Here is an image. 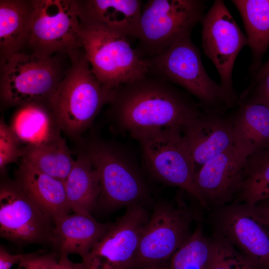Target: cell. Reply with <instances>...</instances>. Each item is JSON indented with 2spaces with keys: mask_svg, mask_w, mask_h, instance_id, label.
Returning a JSON list of instances; mask_svg holds the SVG:
<instances>
[{
  "mask_svg": "<svg viewBox=\"0 0 269 269\" xmlns=\"http://www.w3.org/2000/svg\"><path fill=\"white\" fill-rule=\"evenodd\" d=\"M254 207L260 217L269 225V199L258 203Z\"/></svg>",
  "mask_w": 269,
  "mask_h": 269,
  "instance_id": "33",
  "label": "cell"
},
{
  "mask_svg": "<svg viewBox=\"0 0 269 269\" xmlns=\"http://www.w3.org/2000/svg\"><path fill=\"white\" fill-rule=\"evenodd\" d=\"M239 10L247 34L256 67L269 45V0H232Z\"/></svg>",
  "mask_w": 269,
  "mask_h": 269,
  "instance_id": "25",
  "label": "cell"
},
{
  "mask_svg": "<svg viewBox=\"0 0 269 269\" xmlns=\"http://www.w3.org/2000/svg\"><path fill=\"white\" fill-rule=\"evenodd\" d=\"M53 55L22 51L1 63L0 96L6 107L47 105L64 75Z\"/></svg>",
  "mask_w": 269,
  "mask_h": 269,
  "instance_id": "5",
  "label": "cell"
},
{
  "mask_svg": "<svg viewBox=\"0 0 269 269\" xmlns=\"http://www.w3.org/2000/svg\"><path fill=\"white\" fill-rule=\"evenodd\" d=\"M269 161V148L248 158L249 166Z\"/></svg>",
  "mask_w": 269,
  "mask_h": 269,
  "instance_id": "34",
  "label": "cell"
},
{
  "mask_svg": "<svg viewBox=\"0 0 269 269\" xmlns=\"http://www.w3.org/2000/svg\"><path fill=\"white\" fill-rule=\"evenodd\" d=\"M110 224L100 223L90 214H69L54 224L50 244L59 257L76 254L83 259L106 233Z\"/></svg>",
  "mask_w": 269,
  "mask_h": 269,
  "instance_id": "17",
  "label": "cell"
},
{
  "mask_svg": "<svg viewBox=\"0 0 269 269\" xmlns=\"http://www.w3.org/2000/svg\"><path fill=\"white\" fill-rule=\"evenodd\" d=\"M81 42L92 72L109 89H116L149 72L146 58L122 35L83 20Z\"/></svg>",
  "mask_w": 269,
  "mask_h": 269,
  "instance_id": "4",
  "label": "cell"
},
{
  "mask_svg": "<svg viewBox=\"0 0 269 269\" xmlns=\"http://www.w3.org/2000/svg\"><path fill=\"white\" fill-rule=\"evenodd\" d=\"M10 127L20 142L25 145L43 143L61 136V130L54 116L44 104L19 107Z\"/></svg>",
  "mask_w": 269,
  "mask_h": 269,
  "instance_id": "22",
  "label": "cell"
},
{
  "mask_svg": "<svg viewBox=\"0 0 269 269\" xmlns=\"http://www.w3.org/2000/svg\"><path fill=\"white\" fill-rule=\"evenodd\" d=\"M146 58L149 72L178 85L194 95L206 113L224 114L232 106L220 85L207 73L190 34L161 53Z\"/></svg>",
  "mask_w": 269,
  "mask_h": 269,
  "instance_id": "3",
  "label": "cell"
},
{
  "mask_svg": "<svg viewBox=\"0 0 269 269\" xmlns=\"http://www.w3.org/2000/svg\"><path fill=\"white\" fill-rule=\"evenodd\" d=\"M181 199L157 205L141 234L131 269L169 261L192 233L193 215Z\"/></svg>",
  "mask_w": 269,
  "mask_h": 269,
  "instance_id": "10",
  "label": "cell"
},
{
  "mask_svg": "<svg viewBox=\"0 0 269 269\" xmlns=\"http://www.w3.org/2000/svg\"><path fill=\"white\" fill-rule=\"evenodd\" d=\"M240 101L259 103L269 108V65H264L259 70L255 85L245 91Z\"/></svg>",
  "mask_w": 269,
  "mask_h": 269,
  "instance_id": "30",
  "label": "cell"
},
{
  "mask_svg": "<svg viewBox=\"0 0 269 269\" xmlns=\"http://www.w3.org/2000/svg\"><path fill=\"white\" fill-rule=\"evenodd\" d=\"M248 173V158L233 147L204 164L195 184L207 204L221 207L237 196Z\"/></svg>",
  "mask_w": 269,
  "mask_h": 269,
  "instance_id": "15",
  "label": "cell"
},
{
  "mask_svg": "<svg viewBox=\"0 0 269 269\" xmlns=\"http://www.w3.org/2000/svg\"><path fill=\"white\" fill-rule=\"evenodd\" d=\"M143 2L139 0H89L80 2L83 20L127 38H135Z\"/></svg>",
  "mask_w": 269,
  "mask_h": 269,
  "instance_id": "20",
  "label": "cell"
},
{
  "mask_svg": "<svg viewBox=\"0 0 269 269\" xmlns=\"http://www.w3.org/2000/svg\"><path fill=\"white\" fill-rule=\"evenodd\" d=\"M207 269H255L228 241L215 234L210 240Z\"/></svg>",
  "mask_w": 269,
  "mask_h": 269,
  "instance_id": "28",
  "label": "cell"
},
{
  "mask_svg": "<svg viewBox=\"0 0 269 269\" xmlns=\"http://www.w3.org/2000/svg\"><path fill=\"white\" fill-rule=\"evenodd\" d=\"M169 262V261L162 263L146 266L134 269H168Z\"/></svg>",
  "mask_w": 269,
  "mask_h": 269,
  "instance_id": "36",
  "label": "cell"
},
{
  "mask_svg": "<svg viewBox=\"0 0 269 269\" xmlns=\"http://www.w3.org/2000/svg\"><path fill=\"white\" fill-rule=\"evenodd\" d=\"M32 10V0L0 1L1 63L27 46Z\"/></svg>",
  "mask_w": 269,
  "mask_h": 269,
  "instance_id": "21",
  "label": "cell"
},
{
  "mask_svg": "<svg viewBox=\"0 0 269 269\" xmlns=\"http://www.w3.org/2000/svg\"></svg>",
  "mask_w": 269,
  "mask_h": 269,
  "instance_id": "38",
  "label": "cell"
},
{
  "mask_svg": "<svg viewBox=\"0 0 269 269\" xmlns=\"http://www.w3.org/2000/svg\"><path fill=\"white\" fill-rule=\"evenodd\" d=\"M202 43L204 51L215 66L220 86L230 102H238L232 84L236 59L248 44L243 34L222 0L214 1L202 19Z\"/></svg>",
  "mask_w": 269,
  "mask_h": 269,
  "instance_id": "12",
  "label": "cell"
},
{
  "mask_svg": "<svg viewBox=\"0 0 269 269\" xmlns=\"http://www.w3.org/2000/svg\"><path fill=\"white\" fill-rule=\"evenodd\" d=\"M21 159L39 171L64 182L75 161L61 136L43 143L25 145Z\"/></svg>",
  "mask_w": 269,
  "mask_h": 269,
  "instance_id": "24",
  "label": "cell"
},
{
  "mask_svg": "<svg viewBox=\"0 0 269 269\" xmlns=\"http://www.w3.org/2000/svg\"><path fill=\"white\" fill-rule=\"evenodd\" d=\"M24 254H12L1 245L0 247V269H10L15 264L18 265Z\"/></svg>",
  "mask_w": 269,
  "mask_h": 269,
  "instance_id": "32",
  "label": "cell"
},
{
  "mask_svg": "<svg viewBox=\"0 0 269 269\" xmlns=\"http://www.w3.org/2000/svg\"><path fill=\"white\" fill-rule=\"evenodd\" d=\"M59 259L54 252L24 254L17 269H56Z\"/></svg>",
  "mask_w": 269,
  "mask_h": 269,
  "instance_id": "31",
  "label": "cell"
},
{
  "mask_svg": "<svg viewBox=\"0 0 269 269\" xmlns=\"http://www.w3.org/2000/svg\"><path fill=\"white\" fill-rule=\"evenodd\" d=\"M238 104L233 115L234 147L248 158L269 148V108L248 101Z\"/></svg>",
  "mask_w": 269,
  "mask_h": 269,
  "instance_id": "19",
  "label": "cell"
},
{
  "mask_svg": "<svg viewBox=\"0 0 269 269\" xmlns=\"http://www.w3.org/2000/svg\"><path fill=\"white\" fill-rule=\"evenodd\" d=\"M23 146L3 119L0 122V169L2 174L7 165L21 158Z\"/></svg>",
  "mask_w": 269,
  "mask_h": 269,
  "instance_id": "29",
  "label": "cell"
},
{
  "mask_svg": "<svg viewBox=\"0 0 269 269\" xmlns=\"http://www.w3.org/2000/svg\"><path fill=\"white\" fill-rule=\"evenodd\" d=\"M233 117L205 112L183 131L196 172L206 162L234 147Z\"/></svg>",
  "mask_w": 269,
  "mask_h": 269,
  "instance_id": "16",
  "label": "cell"
},
{
  "mask_svg": "<svg viewBox=\"0 0 269 269\" xmlns=\"http://www.w3.org/2000/svg\"><path fill=\"white\" fill-rule=\"evenodd\" d=\"M27 46L31 53L46 55L82 49L83 16L80 2L34 0Z\"/></svg>",
  "mask_w": 269,
  "mask_h": 269,
  "instance_id": "7",
  "label": "cell"
},
{
  "mask_svg": "<svg viewBox=\"0 0 269 269\" xmlns=\"http://www.w3.org/2000/svg\"><path fill=\"white\" fill-rule=\"evenodd\" d=\"M56 269H81L80 263H74L68 256H62L59 257Z\"/></svg>",
  "mask_w": 269,
  "mask_h": 269,
  "instance_id": "35",
  "label": "cell"
},
{
  "mask_svg": "<svg viewBox=\"0 0 269 269\" xmlns=\"http://www.w3.org/2000/svg\"><path fill=\"white\" fill-rule=\"evenodd\" d=\"M83 151L97 171L101 193L98 202L108 208L141 205L147 196L144 183L132 163L110 143L92 140Z\"/></svg>",
  "mask_w": 269,
  "mask_h": 269,
  "instance_id": "9",
  "label": "cell"
},
{
  "mask_svg": "<svg viewBox=\"0 0 269 269\" xmlns=\"http://www.w3.org/2000/svg\"><path fill=\"white\" fill-rule=\"evenodd\" d=\"M69 57L71 65L47 105L61 131L77 138L90 127L103 106L112 102L115 89L98 80L82 49Z\"/></svg>",
  "mask_w": 269,
  "mask_h": 269,
  "instance_id": "2",
  "label": "cell"
},
{
  "mask_svg": "<svg viewBox=\"0 0 269 269\" xmlns=\"http://www.w3.org/2000/svg\"><path fill=\"white\" fill-rule=\"evenodd\" d=\"M54 224L15 179L0 184V236L15 245L50 244Z\"/></svg>",
  "mask_w": 269,
  "mask_h": 269,
  "instance_id": "11",
  "label": "cell"
},
{
  "mask_svg": "<svg viewBox=\"0 0 269 269\" xmlns=\"http://www.w3.org/2000/svg\"><path fill=\"white\" fill-rule=\"evenodd\" d=\"M216 234L228 241L255 269H269V225L254 207L233 202L219 207Z\"/></svg>",
  "mask_w": 269,
  "mask_h": 269,
  "instance_id": "14",
  "label": "cell"
},
{
  "mask_svg": "<svg viewBox=\"0 0 269 269\" xmlns=\"http://www.w3.org/2000/svg\"><path fill=\"white\" fill-rule=\"evenodd\" d=\"M269 199V161L252 166L248 165V173L234 202L254 207Z\"/></svg>",
  "mask_w": 269,
  "mask_h": 269,
  "instance_id": "27",
  "label": "cell"
},
{
  "mask_svg": "<svg viewBox=\"0 0 269 269\" xmlns=\"http://www.w3.org/2000/svg\"><path fill=\"white\" fill-rule=\"evenodd\" d=\"M149 217L141 205L128 207L82 259L81 269H131Z\"/></svg>",
  "mask_w": 269,
  "mask_h": 269,
  "instance_id": "13",
  "label": "cell"
},
{
  "mask_svg": "<svg viewBox=\"0 0 269 269\" xmlns=\"http://www.w3.org/2000/svg\"><path fill=\"white\" fill-rule=\"evenodd\" d=\"M204 1L149 0L143 4L135 38L142 58L155 56L187 35L204 17Z\"/></svg>",
  "mask_w": 269,
  "mask_h": 269,
  "instance_id": "6",
  "label": "cell"
},
{
  "mask_svg": "<svg viewBox=\"0 0 269 269\" xmlns=\"http://www.w3.org/2000/svg\"><path fill=\"white\" fill-rule=\"evenodd\" d=\"M110 114L134 138L157 130H183L205 112L175 87L154 74L115 89Z\"/></svg>",
  "mask_w": 269,
  "mask_h": 269,
  "instance_id": "1",
  "label": "cell"
},
{
  "mask_svg": "<svg viewBox=\"0 0 269 269\" xmlns=\"http://www.w3.org/2000/svg\"><path fill=\"white\" fill-rule=\"evenodd\" d=\"M135 138L140 143L146 167L153 176L166 184L182 188L202 207L208 208L195 184V170L182 131L165 129Z\"/></svg>",
  "mask_w": 269,
  "mask_h": 269,
  "instance_id": "8",
  "label": "cell"
},
{
  "mask_svg": "<svg viewBox=\"0 0 269 269\" xmlns=\"http://www.w3.org/2000/svg\"><path fill=\"white\" fill-rule=\"evenodd\" d=\"M15 180L54 224L70 214L64 182L45 174L21 159Z\"/></svg>",
  "mask_w": 269,
  "mask_h": 269,
  "instance_id": "18",
  "label": "cell"
},
{
  "mask_svg": "<svg viewBox=\"0 0 269 269\" xmlns=\"http://www.w3.org/2000/svg\"><path fill=\"white\" fill-rule=\"evenodd\" d=\"M210 240L197 227L169 262L168 269H207Z\"/></svg>",
  "mask_w": 269,
  "mask_h": 269,
  "instance_id": "26",
  "label": "cell"
},
{
  "mask_svg": "<svg viewBox=\"0 0 269 269\" xmlns=\"http://www.w3.org/2000/svg\"><path fill=\"white\" fill-rule=\"evenodd\" d=\"M64 186L71 211L91 214L97 204L101 186L97 171L82 150L75 159Z\"/></svg>",
  "mask_w": 269,
  "mask_h": 269,
  "instance_id": "23",
  "label": "cell"
},
{
  "mask_svg": "<svg viewBox=\"0 0 269 269\" xmlns=\"http://www.w3.org/2000/svg\"><path fill=\"white\" fill-rule=\"evenodd\" d=\"M264 65H265V66L269 65V60Z\"/></svg>",
  "mask_w": 269,
  "mask_h": 269,
  "instance_id": "37",
  "label": "cell"
}]
</instances>
